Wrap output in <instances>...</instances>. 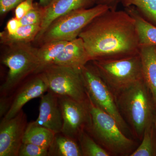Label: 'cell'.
<instances>
[{
  "instance_id": "6da1fadb",
  "label": "cell",
  "mask_w": 156,
  "mask_h": 156,
  "mask_svg": "<svg viewBox=\"0 0 156 156\" xmlns=\"http://www.w3.org/2000/svg\"><path fill=\"white\" fill-rule=\"evenodd\" d=\"M79 37L83 40L91 61L123 58L139 53L135 21L126 10L108 9L93 19Z\"/></svg>"
},
{
  "instance_id": "7a4b0ae2",
  "label": "cell",
  "mask_w": 156,
  "mask_h": 156,
  "mask_svg": "<svg viewBox=\"0 0 156 156\" xmlns=\"http://www.w3.org/2000/svg\"><path fill=\"white\" fill-rule=\"evenodd\" d=\"M117 105L132 134L142 139L146 128L154 122L155 105L144 80L117 95Z\"/></svg>"
},
{
  "instance_id": "3957f363",
  "label": "cell",
  "mask_w": 156,
  "mask_h": 156,
  "mask_svg": "<svg viewBox=\"0 0 156 156\" xmlns=\"http://www.w3.org/2000/svg\"><path fill=\"white\" fill-rule=\"evenodd\" d=\"M87 104L91 122L87 131L95 141L111 155H131L136 143L126 136L111 115L95 105L88 97Z\"/></svg>"
},
{
  "instance_id": "277c9868",
  "label": "cell",
  "mask_w": 156,
  "mask_h": 156,
  "mask_svg": "<svg viewBox=\"0 0 156 156\" xmlns=\"http://www.w3.org/2000/svg\"><path fill=\"white\" fill-rule=\"evenodd\" d=\"M91 61L115 96L143 80L139 53L123 58Z\"/></svg>"
},
{
  "instance_id": "5b68a950",
  "label": "cell",
  "mask_w": 156,
  "mask_h": 156,
  "mask_svg": "<svg viewBox=\"0 0 156 156\" xmlns=\"http://www.w3.org/2000/svg\"><path fill=\"white\" fill-rule=\"evenodd\" d=\"M2 58L3 64L9 69L7 78L1 86V92L6 94L18 86L31 74H37L39 61L37 49L29 44L10 46Z\"/></svg>"
},
{
  "instance_id": "8992f818",
  "label": "cell",
  "mask_w": 156,
  "mask_h": 156,
  "mask_svg": "<svg viewBox=\"0 0 156 156\" xmlns=\"http://www.w3.org/2000/svg\"><path fill=\"white\" fill-rule=\"evenodd\" d=\"M109 8L102 5L72 11L57 18L45 31L40 41L43 43L60 40L69 41L79 37L87 25Z\"/></svg>"
},
{
  "instance_id": "52a82bcc",
  "label": "cell",
  "mask_w": 156,
  "mask_h": 156,
  "mask_svg": "<svg viewBox=\"0 0 156 156\" xmlns=\"http://www.w3.org/2000/svg\"><path fill=\"white\" fill-rule=\"evenodd\" d=\"M88 63L81 70L87 97L95 105L111 115L122 131L128 134L131 130L120 113L115 96L93 64Z\"/></svg>"
},
{
  "instance_id": "ba28073f",
  "label": "cell",
  "mask_w": 156,
  "mask_h": 156,
  "mask_svg": "<svg viewBox=\"0 0 156 156\" xmlns=\"http://www.w3.org/2000/svg\"><path fill=\"white\" fill-rule=\"evenodd\" d=\"M40 73L47 82L48 91L57 96L69 98L80 102L88 100L81 71L66 66L51 65Z\"/></svg>"
},
{
  "instance_id": "9c48e42d",
  "label": "cell",
  "mask_w": 156,
  "mask_h": 156,
  "mask_svg": "<svg viewBox=\"0 0 156 156\" xmlns=\"http://www.w3.org/2000/svg\"><path fill=\"white\" fill-rule=\"evenodd\" d=\"M58 97L63 121L61 133L77 140L81 132L87 131L90 126L87 101L80 102L67 97Z\"/></svg>"
},
{
  "instance_id": "30bf717a",
  "label": "cell",
  "mask_w": 156,
  "mask_h": 156,
  "mask_svg": "<svg viewBox=\"0 0 156 156\" xmlns=\"http://www.w3.org/2000/svg\"><path fill=\"white\" fill-rule=\"evenodd\" d=\"M27 126L22 110L11 119H3L0 125V156H18Z\"/></svg>"
},
{
  "instance_id": "8fae6325",
  "label": "cell",
  "mask_w": 156,
  "mask_h": 156,
  "mask_svg": "<svg viewBox=\"0 0 156 156\" xmlns=\"http://www.w3.org/2000/svg\"><path fill=\"white\" fill-rule=\"evenodd\" d=\"M62 122V114L58 96L48 91L47 94L41 97L38 117L32 123L58 134L61 133Z\"/></svg>"
},
{
  "instance_id": "7c38bea8",
  "label": "cell",
  "mask_w": 156,
  "mask_h": 156,
  "mask_svg": "<svg viewBox=\"0 0 156 156\" xmlns=\"http://www.w3.org/2000/svg\"><path fill=\"white\" fill-rule=\"evenodd\" d=\"M25 83L19 89L11 104L9 110L4 119H9L22 110L23 106L30 101L41 97L48 92V87L44 78L41 73Z\"/></svg>"
},
{
  "instance_id": "4fadbf2b",
  "label": "cell",
  "mask_w": 156,
  "mask_h": 156,
  "mask_svg": "<svg viewBox=\"0 0 156 156\" xmlns=\"http://www.w3.org/2000/svg\"><path fill=\"white\" fill-rule=\"evenodd\" d=\"M95 3V0H54L44 8L41 30L35 40L40 41L45 31L57 18L76 10L91 8Z\"/></svg>"
},
{
  "instance_id": "5bb4252c",
  "label": "cell",
  "mask_w": 156,
  "mask_h": 156,
  "mask_svg": "<svg viewBox=\"0 0 156 156\" xmlns=\"http://www.w3.org/2000/svg\"><path fill=\"white\" fill-rule=\"evenodd\" d=\"M91 61L83 40L78 37L67 42L53 65L66 66L81 71Z\"/></svg>"
},
{
  "instance_id": "9a60e30c",
  "label": "cell",
  "mask_w": 156,
  "mask_h": 156,
  "mask_svg": "<svg viewBox=\"0 0 156 156\" xmlns=\"http://www.w3.org/2000/svg\"><path fill=\"white\" fill-rule=\"evenodd\" d=\"M143 80L149 89L156 108V46L140 47Z\"/></svg>"
},
{
  "instance_id": "2e32d148",
  "label": "cell",
  "mask_w": 156,
  "mask_h": 156,
  "mask_svg": "<svg viewBox=\"0 0 156 156\" xmlns=\"http://www.w3.org/2000/svg\"><path fill=\"white\" fill-rule=\"evenodd\" d=\"M125 10L134 20L140 47L156 46V26L146 20L134 6L126 7Z\"/></svg>"
},
{
  "instance_id": "e0dca14e",
  "label": "cell",
  "mask_w": 156,
  "mask_h": 156,
  "mask_svg": "<svg viewBox=\"0 0 156 156\" xmlns=\"http://www.w3.org/2000/svg\"><path fill=\"white\" fill-rule=\"evenodd\" d=\"M49 156H83L80 147L75 140L61 133L56 134L49 149Z\"/></svg>"
},
{
  "instance_id": "ac0fdd59",
  "label": "cell",
  "mask_w": 156,
  "mask_h": 156,
  "mask_svg": "<svg viewBox=\"0 0 156 156\" xmlns=\"http://www.w3.org/2000/svg\"><path fill=\"white\" fill-rule=\"evenodd\" d=\"M40 24L21 26L13 34H9L5 31L1 33V42L10 46L20 44H28L35 40L41 30Z\"/></svg>"
},
{
  "instance_id": "d6986e66",
  "label": "cell",
  "mask_w": 156,
  "mask_h": 156,
  "mask_svg": "<svg viewBox=\"0 0 156 156\" xmlns=\"http://www.w3.org/2000/svg\"><path fill=\"white\" fill-rule=\"evenodd\" d=\"M56 134L48 128L30 122L26 129L23 143L33 144L49 149Z\"/></svg>"
},
{
  "instance_id": "ffe728a7",
  "label": "cell",
  "mask_w": 156,
  "mask_h": 156,
  "mask_svg": "<svg viewBox=\"0 0 156 156\" xmlns=\"http://www.w3.org/2000/svg\"><path fill=\"white\" fill-rule=\"evenodd\" d=\"M68 42L60 40L51 41L44 43L40 49H37V57L40 66L37 74L41 72L45 68L53 65Z\"/></svg>"
},
{
  "instance_id": "44dd1931",
  "label": "cell",
  "mask_w": 156,
  "mask_h": 156,
  "mask_svg": "<svg viewBox=\"0 0 156 156\" xmlns=\"http://www.w3.org/2000/svg\"><path fill=\"white\" fill-rule=\"evenodd\" d=\"M130 156H156V132L154 122L146 128L142 142Z\"/></svg>"
},
{
  "instance_id": "7402d4cb",
  "label": "cell",
  "mask_w": 156,
  "mask_h": 156,
  "mask_svg": "<svg viewBox=\"0 0 156 156\" xmlns=\"http://www.w3.org/2000/svg\"><path fill=\"white\" fill-rule=\"evenodd\" d=\"M125 7L134 6L144 18L156 26V0H124Z\"/></svg>"
},
{
  "instance_id": "603a6c76",
  "label": "cell",
  "mask_w": 156,
  "mask_h": 156,
  "mask_svg": "<svg viewBox=\"0 0 156 156\" xmlns=\"http://www.w3.org/2000/svg\"><path fill=\"white\" fill-rule=\"evenodd\" d=\"M84 156H109L110 154L92 138L86 131L81 132L78 138Z\"/></svg>"
},
{
  "instance_id": "cb8c5ba5",
  "label": "cell",
  "mask_w": 156,
  "mask_h": 156,
  "mask_svg": "<svg viewBox=\"0 0 156 156\" xmlns=\"http://www.w3.org/2000/svg\"><path fill=\"white\" fill-rule=\"evenodd\" d=\"M44 8L39 4H34V8L20 20L21 25H41L44 17Z\"/></svg>"
},
{
  "instance_id": "d4e9b609",
  "label": "cell",
  "mask_w": 156,
  "mask_h": 156,
  "mask_svg": "<svg viewBox=\"0 0 156 156\" xmlns=\"http://www.w3.org/2000/svg\"><path fill=\"white\" fill-rule=\"evenodd\" d=\"M18 156H49L48 149L27 143H23Z\"/></svg>"
},
{
  "instance_id": "484cf974",
  "label": "cell",
  "mask_w": 156,
  "mask_h": 156,
  "mask_svg": "<svg viewBox=\"0 0 156 156\" xmlns=\"http://www.w3.org/2000/svg\"><path fill=\"white\" fill-rule=\"evenodd\" d=\"M34 0H24L15 8V17L20 20L34 8Z\"/></svg>"
},
{
  "instance_id": "4316f807",
  "label": "cell",
  "mask_w": 156,
  "mask_h": 156,
  "mask_svg": "<svg viewBox=\"0 0 156 156\" xmlns=\"http://www.w3.org/2000/svg\"><path fill=\"white\" fill-rule=\"evenodd\" d=\"M24 0H0L1 15L8 13L12 9L16 8Z\"/></svg>"
},
{
  "instance_id": "83f0119b",
  "label": "cell",
  "mask_w": 156,
  "mask_h": 156,
  "mask_svg": "<svg viewBox=\"0 0 156 156\" xmlns=\"http://www.w3.org/2000/svg\"><path fill=\"white\" fill-rule=\"evenodd\" d=\"M21 26L20 20L15 17L11 18L7 23L5 31L9 34H13L18 30Z\"/></svg>"
},
{
  "instance_id": "f1b7e54d",
  "label": "cell",
  "mask_w": 156,
  "mask_h": 156,
  "mask_svg": "<svg viewBox=\"0 0 156 156\" xmlns=\"http://www.w3.org/2000/svg\"><path fill=\"white\" fill-rule=\"evenodd\" d=\"M124 0H95L97 5H105L108 6L109 9L116 10L119 3H122Z\"/></svg>"
},
{
  "instance_id": "f546056e",
  "label": "cell",
  "mask_w": 156,
  "mask_h": 156,
  "mask_svg": "<svg viewBox=\"0 0 156 156\" xmlns=\"http://www.w3.org/2000/svg\"><path fill=\"white\" fill-rule=\"evenodd\" d=\"M54 0H39V5L43 8L48 7Z\"/></svg>"
},
{
  "instance_id": "4dcf8cb0",
  "label": "cell",
  "mask_w": 156,
  "mask_h": 156,
  "mask_svg": "<svg viewBox=\"0 0 156 156\" xmlns=\"http://www.w3.org/2000/svg\"><path fill=\"white\" fill-rule=\"evenodd\" d=\"M154 126L155 128L156 132V114L155 115L154 118Z\"/></svg>"
}]
</instances>
